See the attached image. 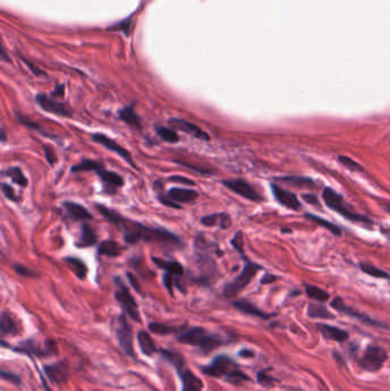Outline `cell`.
<instances>
[{
    "label": "cell",
    "instance_id": "cell-7",
    "mask_svg": "<svg viewBox=\"0 0 390 391\" xmlns=\"http://www.w3.org/2000/svg\"><path fill=\"white\" fill-rule=\"evenodd\" d=\"M387 351L382 347L371 345L366 348L359 360V367L366 372H378L387 360Z\"/></svg>",
    "mask_w": 390,
    "mask_h": 391
},
{
    "label": "cell",
    "instance_id": "cell-35",
    "mask_svg": "<svg viewBox=\"0 0 390 391\" xmlns=\"http://www.w3.org/2000/svg\"><path fill=\"white\" fill-rule=\"evenodd\" d=\"M359 268L361 269V271L364 272V274L369 275V276H372L374 278H381V279H388L389 278V275L387 274L386 271H383L382 269H379L378 267L371 265V263L361 262V263H359Z\"/></svg>",
    "mask_w": 390,
    "mask_h": 391
},
{
    "label": "cell",
    "instance_id": "cell-5",
    "mask_svg": "<svg viewBox=\"0 0 390 391\" xmlns=\"http://www.w3.org/2000/svg\"><path fill=\"white\" fill-rule=\"evenodd\" d=\"M260 269L261 267L259 265L245 260V266H244L241 274L235 278L233 280L225 285L223 290V294L225 298L231 299L235 298V296H237L248 284H250Z\"/></svg>",
    "mask_w": 390,
    "mask_h": 391
},
{
    "label": "cell",
    "instance_id": "cell-46",
    "mask_svg": "<svg viewBox=\"0 0 390 391\" xmlns=\"http://www.w3.org/2000/svg\"><path fill=\"white\" fill-rule=\"evenodd\" d=\"M231 244H232V246L236 248L239 253L243 254V252H244L243 251V234H242L241 231L237 232L236 236H235V237L232 238Z\"/></svg>",
    "mask_w": 390,
    "mask_h": 391
},
{
    "label": "cell",
    "instance_id": "cell-23",
    "mask_svg": "<svg viewBox=\"0 0 390 391\" xmlns=\"http://www.w3.org/2000/svg\"><path fill=\"white\" fill-rule=\"evenodd\" d=\"M138 342L141 351L143 355L151 357L158 351L156 343H154L153 338L150 336V334L145 331H140L138 333Z\"/></svg>",
    "mask_w": 390,
    "mask_h": 391
},
{
    "label": "cell",
    "instance_id": "cell-2",
    "mask_svg": "<svg viewBox=\"0 0 390 391\" xmlns=\"http://www.w3.org/2000/svg\"><path fill=\"white\" fill-rule=\"evenodd\" d=\"M201 371L206 375L217 379H224L233 384H238L243 381H250V378L238 369L236 362L225 355L215 357L209 365L201 367Z\"/></svg>",
    "mask_w": 390,
    "mask_h": 391
},
{
    "label": "cell",
    "instance_id": "cell-26",
    "mask_svg": "<svg viewBox=\"0 0 390 391\" xmlns=\"http://www.w3.org/2000/svg\"><path fill=\"white\" fill-rule=\"evenodd\" d=\"M123 247L120 246L118 243L114 242V240H105L102 242L100 246H98V254L105 256L110 257H117L123 253Z\"/></svg>",
    "mask_w": 390,
    "mask_h": 391
},
{
    "label": "cell",
    "instance_id": "cell-8",
    "mask_svg": "<svg viewBox=\"0 0 390 391\" xmlns=\"http://www.w3.org/2000/svg\"><path fill=\"white\" fill-rule=\"evenodd\" d=\"M14 350L25 353V355H34L36 357H48L58 355V345L53 340H46L43 346L35 342L34 340H27L18 345Z\"/></svg>",
    "mask_w": 390,
    "mask_h": 391
},
{
    "label": "cell",
    "instance_id": "cell-22",
    "mask_svg": "<svg viewBox=\"0 0 390 391\" xmlns=\"http://www.w3.org/2000/svg\"><path fill=\"white\" fill-rule=\"evenodd\" d=\"M167 196L175 202H191L198 198V192L187 188H172L167 192Z\"/></svg>",
    "mask_w": 390,
    "mask_h": 391
},
{
    "label": "cell",
    "instance_id": "cell-16",
    "mask_svg": "<svg viewBox=\"0 0 390 391\" xmlns=\"http://www.w3.org/2000/svg\"><path fill=\"white\" fill-rule=\"evenodd\" d=\"M331 305L335 310H337V311L344 312V314H346L348 316H350V317H352V318L358 319V320H360V322H363L364 324L372 325V326H378V327H381L382 326L381 324L378 323V322H375V320H373L372 318H370L369 316H366L364 314H360L358 311H356V310L351 309L350 307H348V305L344 302V300L340 299V298H335L334 300H333Z\"/></svg>",
    "mask_w": 390,
    "mask_h": 391
},
{
    "label": "cell",
    "instance_id": "cell-25",
    "mask_svg": "<svg viewBox=\"0 0 390 391\" xmlns=\"http://www.w3.org/2000/svg\"><path fill=\"white\" fill-rule=\"evenodd\" d=\"M152 261L158 268L165 270L166 272H168V274H172L175 276H182L183 272H185L183 267L176 261H166L159 257H152Z\"/></svg>",
    "mask_w": 390,
    "mask_h": 391
},
{
    "label": "cell",
    "instance_id": "cell-6",
    "mask_svg": "<svg viewBox=\"0 0 390 391\" xmlns=\"http://www.w3.org/2000/svg\"><path fill=\"white\" fill-rule=\"evenodd\" d=\"M115 281H116L117 287H118L115 293V298L117 300V302L119 303L124 314L126 316H128V318L134 320V322L141 323V315L138 308V303L135 302V300L133 296H132L131 292L128 291L127 287H126L123 280L119 279V278H116Z\"/></svg>",
    "mask_w": 390,
    "mask_h": 391
},
{
    "label": "cell",
    "instance_id": "cell-4",
    "mask_svg": "<svg viewBox=\"0 0 390 391\" xmlns=\"http://www.w3.org/2000/svg\"><path fill=\"white\" fill-rule=\"evenodd\" d=\"M323 199L325 201L327 207H330L331 210L339 213L347 220L354 221V222L358 223H372L368 218H365V216L357 213L354 210H351L345 201L344 198H342V196L337 194L335 190H333L332 188H325V189L323 190Z\"/></svg>",
    "mask_w": 390,
    "mask_h": 391
},
{
    "label": "cell",
    "instance_id": "cell-32",
    "mask_svg": "<svg viewBox=\"0 0 390 391\" xmlns=\"http://www.w3.org/2000/svg\"><path fill=\"white\" fill-rule=\"evenodd\" d=\"M5 175H7L12 178V181L14 183H16L22 188H24L28 186V178L24 176L22 169L17 166H13V167H8L6 171L4 172Z\"/></svg>",
    "mask_w": 390,
    "mask_h": 391
},
{
    "label": "cell",
    "instance_id": "cell-42",
    "mask_svg": "<svg viewBox=\"0 0 390 391\" xmlns=\"http://www.w3.org/2000/svg\"><path fill=\"white\" fill-rule=\"evenodd\" d=\"M14 270H15L16 274H18L22 277H34V278L38 277V274L32 269H30V268L18 265V263H15V265H14Z\"/></svg>",
    "mask_w": 390,
    "mask_h": 391
},
{
    "label": "cell",
    "instance_id": "cell-15",
    "mask_svg": "<svg viewBox=\"0 0 390 391\" xmlns=\"http://www.w3.org/2000/svg\"><path fill=\"white\" fill-rule=\"evenodd\" d=\"M44 372L49 381L58 384L67 382L70 375L69 366L65 361H58L55 364L46 365L44 367Z\"/></svg>",
    "mask_w": 390,
    "mask_h": 391
},
{
    "label": "cell",
    "instance_id": "cell-30",
    "mask_svg": "<svg viewBox=\"0 0 390 391\" xmlns=\"http://www.w3.org/2000/svg\"><path fill=\"white\" fill-rule=\"evenodd\" d=\"M96 243V234L93 231L92 228L88 224H83L82 233L77 242L78 247H89L95 245Z\"/></svg>",
    "mask_w": 390,
    "mask_h": 391
},
{
    "label": "cell",
    "instance_id": "cell-48",
    "mask_svg": "<svg viewBox=\"0 0 390 391\" xmlns=\"http://www.w3.org/2000/svg\"><path fill=\"white\" fill-rule=\"evenodd\" d=\"M44 151H45L47 162L49 163V165H54L58 159H56V154L53 151V149H51L49 145H44Z\"/></svg>",
    "mask_w": 390,
    "mask_h": 391
},
{
    "label": "cell",
    "instance_id": "cell-45",
    "mask_svg": "<svg viewBox=\"0 0 390 391\" xmlns=\"http://www.w3.org/2000/svg\"><path fill=\"white\" fill-rule=\"evenodd\" d=\"M158 200L161 201L163 205H166L168 207H172V208H177V210L181 208V206L177 205L176 202L174 201V200H172L168 196H164L162 194H158Z\"/></svg>",
    "mask_w": 390,
    "mask_h": 391
},
{
    "label": "cell",
    "instance_id": "cell-13",
    "mask_svg": "<svg viewBox=\"0 0 390 391\" xmlns=\"http://www.w3.org/2000/svg\"><path fill=\"white\" fill-rule=\"evenodd\" d=\"M271 191L272 195L276 198V200L278 201L280 205L286 207V208L292 211H298L301 208V204H300L298 197L292 194L291 191L283 189V188L275 185V183L271 185Z\"/></svg>",
    "mask_w": 390,
    "mask_h": 391
},
{
    "label": "cell",
    "instance_id": "cell-19",
    "mask_svg": "<svg viewBox=\"0 0 390 391\" xmlns=\"http://www.w3.org/2000/svg\"><path fill=\"white\" fill-rule=\"evenodd\" d=\"M63 208L67 211L68 215L74 221H88L92 220L93 216L89 213L86 207L73 201L63 202Z\"/></svg>",
    "mask_w": 390,
    "mask_h": 391
},
{
    "label": "cell",
    "instance_id": "cell-44",
    "mask_svg": "<svg viewBox=\"0 0 390 391\" xmlns=\"http://www.w3.org/2000/svg\"><path fill=\"white\" fill-rule=\"evenodd\" d=\"M257 382H259L261 385H263V387H272V383H274V379L271 378L270 375L266 374L265 372H260L259 374H257Z\"/></svg>",
    "mask_w": 390,
    "mask_h": 391
},
{
    "label": "cell",
    "instance_id": "cell-21",
    "mask_svg": "<svg viewBox=\"0 0 390 391\" xmlns=\"http://www.w3.org/2000/svg\"><path fill=\"white\" fill-rule=\"evenodd\" d=\"M200 223L205 227H220L221 229H227L231 224V220L227 213H215L203 216Z\"/></svg>",
    "mask_w": 390,
    "mask_h": 391
},
{
    "label": "cell",
    "instance_id": "cell-56",
    "mask_svg": "<svg viewBox=\"0 0 390 391\" xmlns=\"http://www.w3.org/2000/svg\"><path fill=\"white\" fill-rule=\"evenodd\" d=\"M127 277L129 278V280H131V282H132V285L134 286V289L139 291V285L135 282V278H134V276L132 275V274H127Z\"/></svg>",
    "mask_w": 390,
    "mask_h": 391
},
{
    "label": "cell",
    "instance_id": "cell-47",
    "mask_svg": "<svg viewBox=\"0 0 390 391\" xmlns=\"http://www.w3.org/2000/svg\"><path fill=\"white\" fill-rule=\"evenodd\" d=\"M168 181L175 182V183H181V185H187V186H191V187L196 186V183L194 181L190 180V178H188V177H185V176H177V175L170 176L168 177Z\"/></svg>",
    "mask_w": 390,
    "mask_h": 391
},
{
    "label": "cell",
    "instance_id": "cell-57",
    "mask_svg": "<svg viewBox=\"0 0 390 391\" xmlns=\"http://www.w3.org/2000/svg\"><path fill=\"white\" fill-rule=\"evenodd\" d=\"M2 141H3V142H5V141H6V131H5L4 127L2 128Z\"/></svg>",
    "mask_w": 390,
    "mask_h": 391
},
{
    "label": "cell",
    "instance_id": "cell-51",
    "mask_svg": "<svg viewBox=\"0 0 390 391\" xmlns=\"http://www.w3.org/2000/svg\"><path fill=\"white\" fill-rule=\"evenodd\" d=\"M175 163L182 165V166H186V167H189L190 169H194V171L198 172L200 174H205V175H209V174H211L210 171H207V169H204V168H198V167H195V166H191V165H188L186 163H182V162H178V160H175Z\"/></svg>",
    "mask_w": 390,
    "mask_h": 391
},
{
    "label": "cell",
    "instance_id": "cell-1",
    "mask_svg": "<svg viewBox=\"0 0 390 391\" xmlns=\"http://www.w3.org/2000/svg\"><path fill=\"white\" fill-rule=\"evenodd\" d=\"M96 210L100 212V214L105 219L109 221L110 223L115 224L121 232H123L125 242L129 245H134L141 242H153V243H163V244H172V245H182V240L177 237L175 233H172L166 229L159 227H148L136 221L126 219L121 216L118 212L111 208H108L105 205L96 204Z\"/></svg>",
    "mask_w": 390,
    "mask_h": 391
},
{
    "label": "cell",
    "instance_id": "cell-39",
    "mask_svg": "<svg viewBox=\"0 0 390 391\" xmlns=\"http://www.w3.org/2000/svg\"><path fill=\"white\" fill-rule=\"evenodd\" d=\"M149 329L154 334H158V335H168V334L172 333H176L177 328L168 326V325L165 324H161V323H151L149 324Z\"/></svg>",
    "mask_w": 390,
    "mask_h": 391
},
{
    "label": "cell",
    "instance_id": "cell-58",
    "mask_svg": "<svg viewBox=\"0 0 390 391\" xmlns=\"http://www.w3.org/2000/svg\"><path fill=\"white\" fill-rule=\"evenodd\" d=\"M386 211L388 212V213H390V204H388V205L386 206Z\"/></svg>",
    "mask_w": 390,
    "mask_h": 391
},
{
    "label": "cell",
    "instance_id": "cell-28",
    "mask_svg": "<svg viewBox=\"0 0 390 391\" xmlns=\"http://www.w3.org/2000/svg\"><path fill=\"white\" fill-rule=\"evenodd\" d=\"M64 262L67 263V266L73 271V274L76 275L79 279H85L87 275V267L85 262L78 257L68 256L64 258Z\"/></svg>",
    "mask_w": 390,
    "mask_h": 391
},
{
    "label": "cell",
    "instance_id": "cell-37",
    "mask_svg": "<svg viewBox=\"0 0 390 391\" xmlns=\"http://www.w3.org/2000/svg\"><path fill=\"white\" fill-rule=\"evenodd\" d=\"M281 181L291 183V185H294L297 187H305V188H315V183L311 178L309 177H304V176H285L281 178Z\"/></svg>",
    "mask_w": 390,
    "mask_h": 391
},
{
    "label": "cell",
    "instance_id": "cell-24",
    "mask_svg": "<svg viewBox=\"0 0 390 391\" xmlns=\"http://www.w3.org/2000/svg\"><path fill=\"white\" fill-rule=\"evenodd\" d=\"M96 174L98 177L101 178V181L105 183L107 187L112 188H119L124 186V178L121 177L119 174H117L112 171H107V169L102 168L100 171H97Z\"/></svg>",
    "mask_w": 390,
    "mask_h": 391
},
{
    "label": "cell",
    "instance_id": "cell-40",
    "mask_svg": "<svg viewBox=\"0 0 390 391\" xmlns=\"http://www.w3.org/2000/svg\"><path fill=\"white\" fill-rule=\"evenodd\" d=\"M15 118H16L17 122H20V124L24 125L25 127H28V128L35 129V131L39 132V133H41V134L45 135V136H49L47 133H44V131L40 128V126H39L38 124H37V122L30 120L29 118H27L25 116H23V115H21V114H18V112H16V114H15Z\"/></svg>",
    "mask_w": 390,
    "mask_h": 391
},
{
    "label": "cell",
    "instance_id": "cell-52",
    "mask_svg": "<svg viewBox=\"0 0 390 391\" xmlns=\"http://www.w3.org/2000/svg\"><path fill=\"white\" fill-rule=\"evenodd\" d=\"M302 198H303V199H304L305 201H308L309 204H311V205H319V201H318V199L316 198V196L310 195V194H304V195L302 196Z\"/></svg>",
    "mask_w": 390,
    "mask_h": 391
},
{
    "label": "cell",
    "instance_id": "cell-41",
    "mask_svg": "<svg viewBox=\"0 0 390 391\" xmlns=\"http://www.w3.org/2000/svg\"><path fill=\"white\" fill-rule=\"evenodd\" d=\"M339 163L344 165L345 167L351 169V171H356V172L363 171V167H360L359 165L355 162V160H352L351 158L347 157V156H339Z\"/></svg>",
    "mask_w": 390,
    "mask_h": 391
},
{
    "label": "cell",
    "instance_id": "cell-49",
    "mask_svg": "<svg viewBox=\"0 0 390 391\" xmlns=\"http://www.w3.org/2000/svg\"><path fill=\"white\" fill-rule=\"evenodd\" d=\"M2 376L3 379L5 380H8V381H12V382L16 383V384H20L21 383V379L18 378V376L16 374H13V373H8V372H5V371H2Z\"/></svg>",
    "mask_w": 390,
    "mask_h": 391
},
{
    "label": "cell",
    "instance_id": "cell-50",
    "mask_svg": "<svg viewBox=\"0 0 390 391\" xmlns=\"http://www.w3.org/2000/svg\"><path fill=\"white\" fill-rule=\"evenodd\" d=\"M164 285H165L168 292H170V293L172 294L173 293V285H174L172 274H168V272H166V274L164 275Z\"/></svg>",
    "mask_w": 390,
    "mask_h": 391
},
{
    "label": "cell",
    "instance_id": "cell-29",
    "mask_svg": "<svg viewBox=\"0 0 390 391\" xmlns=\"http://www.w3.org/2000/svg\"><path fill=\"white\" fill-rule=\"evenodd\" d=\"M0 329H2V335H15L17 334V325L15 320L12 318V316L8 312L4 311L2 314V319H0Z\"/></svg>",
    "mask_w": 390,
    "mask_h": 391
},
{
    "label": "cell",
    "instance_id": "cell-31",
    "mask_svg": "<svg viewBox=\"0 0 390 391\" xmlns=\"http://www.w3.org/2000/svg\"><path fill=\"white\" fill-rule=\"evenodd\" d=\"M105 168L103 165L100 163L95 162V160H91V159H84L83 162H81L77 165H74L71 168L72 173H78V172H97L100 169Z\"/></svg>",
    "mask_w": 390,
    "mask_h": 391
},
{
    "label": "cell",
    "instance_id": "cell-34",
    "mask_svg": "<svg viewBox=\"0 0 390 391\" xmlns=\"http://www.w3.org/2000/svg\"><path fill=\"white\" fill-rule=\"evenodd\" d=\"M308 316L311 318H321V319H333L335 317L330 310H327L323 305L310 304L308 307Z\"/></svg>",
    "mask_w": 390,
    "mask_h": 391
},
{
    "label": "cell",
    "instance_id": "cell-3",
    "mask_svg": "<svg viewBox=\"0 0 390 391\" xmlns=\"http://www.w3.org/2000/svg\"><path fill=\"white\" fill-rule=\"evenodd\" d=\"M176 334L177 340L183 345L199 348L204 353H209L225 343L222 336L206 331L203 327H190L188 329L178 328Z\"/></svg>",
    "mask_w": 390,
    "mask_h": 391
},
{
    "label": "cell",
    "instance_id": "cell-9",
    "mask_svg": "<svg viewBox=\"0 0 390 391\" xmlns=\"http://www.w3.org/2000/svg\"><path fill=\"white\" fill-rule=\"evenodd\" d=\"M116 335L118 338L119 346L126 356L131 358H135L134 343H133V331H132L131 325L128 324L127 316L125 314L120 315L118 318V325L116 328Z\"/></svg>",
    "mask_w": 390,
    "mask_h": 391
},
{
    "label": "cell",
    "instance_id": "cell-36",
    "mask_svg": "<svg viewBox=\"0 0 390 391\" xmlns=\"http://www.w3.org/2000/svg\"><path fill=\"white\" fill-rule=\"evenodd\" d=\"M305 218H308L309 220L314 221L315 223H317L318 225H321V227L325 228L326 230H328V231H331L333 234L335 236H341V230L339 227H336V225L334 223H331L328 222V221L324 220L322 218H319V216H316V215H313V214H305Z\"/></svg>",
    "mask_w": 390,
    "mask_h": 391
},
{
    "label": "cell",
    "instance_id": "cell-17",
    "mask_svg": "<svg viewBox=\"0 0 390 391\" xmlns=\"http://www.w3.org/2000/svg\"><path fill=\"white\" fill-rule=\"evenodd\" d=\"M178 376L182 381V391H201L203 390V382L196 376L190 370L186 369V365L176 369Z\"/></svg>",
    "mask_w": 390,
    "mask_h": 391
},
{
    "label": "cell",
    "instance_id": "cell-14",
    "mask_svg": "<svg viewBox=\"0 0 390 391\" xmlns=\"http://www.w3.org/2000/svg\"><path fill=\"white\" fill-rule=\"evenodd\" d=\"M168 122H170L171 126H173L174 128L185 132V133L194 136V138L198 139V140L210 141V139H211L210 135L206 133L205 131H203L200 128V127H198L195 124H192V122L188 121V120L180 119V118H171V119L168 120Z\"/></svg>",
    "mask_w": 390,
    "mask_h": 391
},
{
    "label": "cell",
    "instance_id": "cell-55",
    "mask_svg": "<svg viewBox=\"0 0 390 391\" xmlns=\"http://www.w3.org/2000/svg\"><path fill=\"white\" fill-rule=\"evenodd\" d=\"M253 355H254V353H253V351L251 350H242L241 352H239V356H242L244 358H251L253 357Z\"/></svg>",
    "mask_w": 390,
    "mask_h": 391
},
{
    "label": "cell",
    "instance_id": "cell-33",
    "mask_svg": "<svg viewBox=\"0 0 390 391\" xmlns=\"http://www.w3.org/2000/svg\"><path fill=\"white\" fill-rule=\"evenodd\" d=\"M305 287V293L309 296L310 299L316 300L318 302H326V301L330 299V295H328L327 292L322 290L321 287L315 286V285H304Z\"/></svg>",
    "mask_w": 390,
    "mask_h": 391
},
{
    "label": "cell",
    "instance_id": "cell-10",
    "mask_svg": "<svg viewBox=\"0 0 390 391\" xmlns=\"http://www.w3.org/2000/svg\"><path fill=\"white\" fill-rule=\"evenodd\" d=\"M92 141L93 142L102 145V147H105L106 149L109 150V151L117 153L118 156L123 158L126 163L129 164L132 167L138 169V166H136V164L134 163L133 157H132V154L128 150H126L124 147H121L120 144L117 143L115 140L110 139L109 136H107L105 134H101V133H95V134L92 135Z\"/></svg>",
    "mask_w": 390,
    "mask_h": 391
},
{
    "label": "cell",
    "instance_id": "cell-27",
    "mask_svg": "<svg viewBox=\"0 0 390 391\" xmlns=\"http://www.w3.org/2000/svg\"><path fill=\"white\" fill-rule=\"evenodd\" d=\"M118 117L127 125L135 127V128H141V120L139 116L136 115L133 107H125L120 109L118 111Z\"/></svg>",
    "mask_w": 390,
    "mask_h": 391
},
{
    "label": "cell",
    "instance_id": "cell-54",
    "mask_svg": "<svg viewBox=\"0 0 390 391\" xmlns=\"http://www.w3.org/2000/svg\"><path fill=\"white\" fill-rule=\"evenodd\" d=\"M63 92H64V87L63 86H59L53 93H51V96H53V97H55V96H62L63 95Z\"/></svg>",
    "mask_w": 390,
    "mask_h": 391
},
{
    "label": "cell",
    "instance_id": "cell-18",
    "mask_svg": "<svg viewBox=\"0 0 390 391\" xmlns=\"http://www.w3.org/2000/svg\"><path fill=\"white\" fill-rule=\"evenodd\" d=\"M318 331L321 332L324 338L335 342H345L349 337V334L345 329H341L336 326H331L327 324H317Z\"/></svg>",
    "mask_w": 390,
    "mask_h": 391
},
{
    "label": "cell",
    "instance_id": "cell-43",
    "mask_svg": "<svg viewBox=\"0 0 390 391\" xmlns=\"http://www.w3.org/2000/svg\"><path fill=\"white\" fill-rule=\"evenodd\" d=\"M2 191L7 199L12 201H18V197L15 195V191H14L13 188L9 185H7V183L5 182L2 183Z\"/></svg>",
    "mask_w": 390,
    "mask_h": 391
},
{
    "label": "cell",
    "instance_id": "cell-38",
    "mask_svg": "<svg viewBox=\"0 0 390 391\" xmlns=\"http://www.w3.org/2000/svg\"><path fill=\"white\" fill-rule=\"evenodd\" d=\"M157 133L158 135L161 136V138L166 141V142L168 143H176L178 142V135L175 132V129H172V128H168V127H165V126H159L157 127Z\"/></svg>",
    "mask_w": 390,
    "mask_h": 391
},
{
    "label": "cell",
    "instance_id": "cell-11",
    "mask_svg": "<svg viewBox=\"0 0 390 391\" xmlns=\"http://www.w3.org/2000/svg\"><path fill=\"white\" fill-rule=\"evenodd\" d=\"M223 186L227 187L229 190H231L235 194L242 196L251 201L259 202L262 200V196L253 188L250 183L246 181L236 178V180H224L222 181Z\"/></svg>",
    "mask_w": 390,
    "mask_h": 391
},
{
    "label": "cell",
    "instance_id": "cell-53",
    "mask_svg": "<svg viewBox=\"0 0 390 391\" xmlns=\"http://www.w3.org/2000/svg\"><path fill=\"white\" fill-rule=\"evenodd\" d=\"M277 279H278V277H277V276H274V275H266L265 277L262 278L261 284H263V285H265V284H270V282H274V281H276Z\"/></svg>",
    "mask_w": 390,
    "mask_h": 391
},
{
    "label": "cell",
    "instance_id": "cell-12",
    "mask_svg": "<svg viewBox=\"0 0 390 391\" xmlns=\"http://www.w3.org/2000/svg\"><path fill=\"white\" fill-rule=\"evenodd\" d=\"M36 101L43 110L50 112V114L62 116V117H71V109L68 108L62 102L56 101L53 96H47L45 94H38L36 96Z\"/></svg>",
    "mask_w": 390,
    "mask_h": 391
},
{
    "label": "cell",
    "instance_id": "cell-20",
    "mask_svg": "<svg viewBox=\"0 0 390 391\" xmlns=\"http://www.w3.org/2000/svg\"><path fill=\"white\" fill-rule=\"evenodd\" d=\"M232 305L239 311H242L246 315L250 316H254V317H259L261 319H269L272 315L263 312L262 310L259 308H256L254 304L251 303L250 301H247L245 299H241V300H236L232 301Z\"/></svg>",
    "mask_w": 390,
    "mask_h": 391
}]
</instances>
